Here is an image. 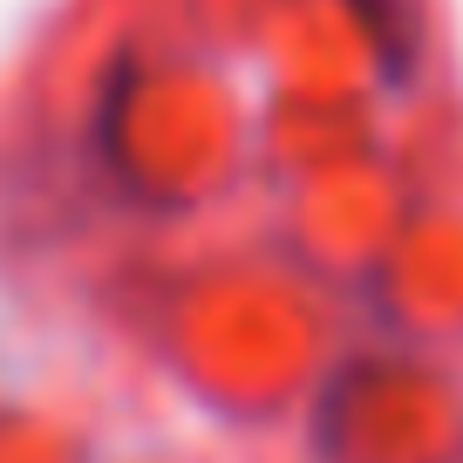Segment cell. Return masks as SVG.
Listing matches in <instances>:
<instances>
[{"label": "cell", "instance_id": "obj_1", "mask_svg": "<svg viewBox=\"0 0 463 463\" xmlns=\"http://www.w3.org/2000/svg\"><path fill=\"white\" fill-rule=\"evenodd\" d=\"M354 7H362V21L375 28L389 75H402V61H409V0H354Z\"/></svg>", "mask_w": 463, "mask_h": 463}]
</instances>
